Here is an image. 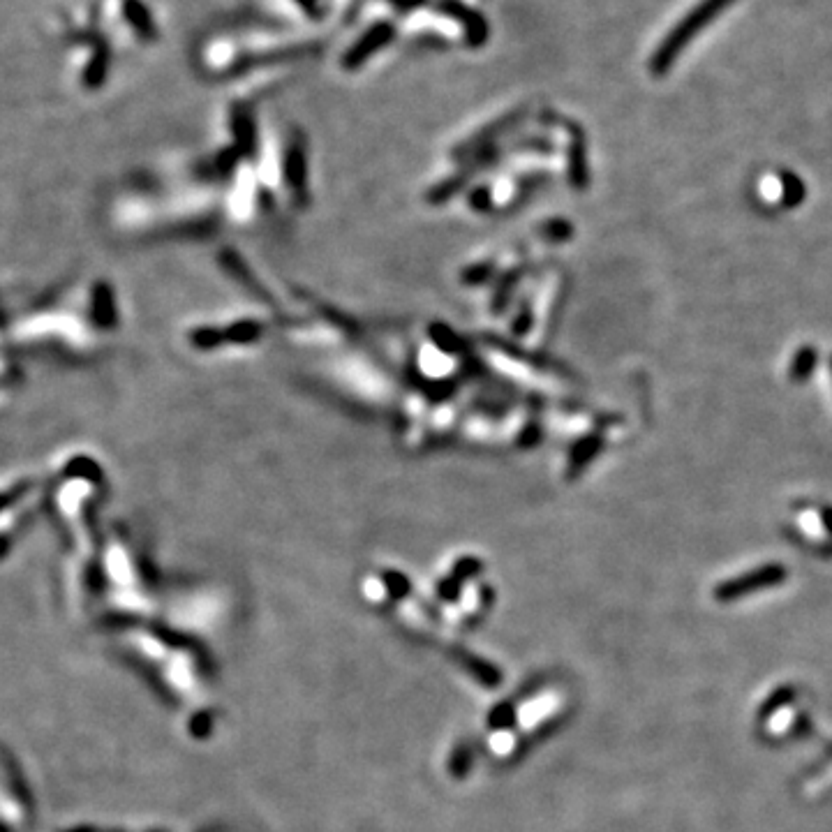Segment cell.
Segmentation results:
<instances>
[{
    "instance_id": "obj_1",
    "label": "cell",
    "mask_w": 832,
    "mask_h": 832,
    "mask_svg": "<svg viewBox=\"0 0 832 832\" xmlns=\"http://www.w3.org/2000/svg\"><path fill=\"white\" fill-rule=\"evenodd\" d=\"M726 3H731V0H703L701 5L696 7V10L689 14V17L682 21V24L675 28V31L668 35V40L664 42V47L657 51V58H655V68H666L668 63L673 61L675 54H678L680 47L685 42L692 40V35L698 31V28L705 26L710 21L712 14L717 10H722Z\"/></svg>"
}]
</instances>
